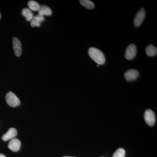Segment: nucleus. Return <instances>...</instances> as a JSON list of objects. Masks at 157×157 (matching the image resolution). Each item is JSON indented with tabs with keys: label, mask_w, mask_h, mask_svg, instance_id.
<instances>
[{
	"label": "nucleus",
	"mask_w": 157,
	"mask_h": 157,
	"mask_svg": "<svg viewBox=\"0 0 157 157\" xmlns=\"http://www.w3.org/2000/svg\"><path fill=\"white\" fill-rule=\"evenodd\" d=\"M6 99L7 104L11 107H17L20 104L19 99L16 95L12 92H9L7 93Z\"/></svg>",
	"instance_id": "2"
},
{
	"label": "nucleus",
	"mask_w": 157,
	"mask_h": 157,
	"mask_svg": "<svg viewBox=\"0 0 157 157\" xmlns=\"http://www.w3.org/2000/svg\"><path fill=\"white\" fill-rule=\"evenodd\" d=\"M91 58L99 65H103L105 62V57L101 50L94 47H91L88 50Z\"/></svg>",
	"instance_id": "1"
},
{
	"label": "nucleus",
	"mask_w": 157,
	"mask_h": 157,
	"mask_svg": "<svg viewBox=\"0 0 157 157\" xmlns=\"http://www.w3.org/2000/svg\"><path fill=\"white\" fill-rule=\"evenodd\" d=\"M33 18L38 21L40 23L42 21H44V19H45L44 16H42V15L39 14H37L36 16H34Z\"/></svg>",
	"instance_id": "16"
},
{
	"label": "nucleus",
	"mask_w": 157,
	"mask_h": 157,
	"mask_svg": "<svg viewBox=\"0 0 157 157\" xmlns=\"http://www.w3.org/2000/svg\"><path fill=\"white\" fill-rule=\"evenodd\" d=\"M21 145L20 140L17 138H14L9 142L8 147L12 151L17 152L19 150Z\"/></svg>",
	"instance_id": "8"
},
{
	"label": "nucleus",
	"mask_w": 157,
	"mask_h": 157,
	"mask_svg": "<svg viewBox=\"0 0 157 157\" xmlns=\"http://www.w3.org/2000/svg\"><path fill=\"white\" fill-rule=\"evenodd\" d=\"M80 4L88 9H92L95 7L94 4L89 0H80L79 1Z\"/></svg>",
	"instance_id": "13"
},
{
	"label": "nucleus",
	"mask_w": 157,
	"mask_h": 157,
	"mask_svg": "<svg viewBox=\"0 0 157 157\" xmlns=\"http://www.w3.org/2000/svg\"><path fill=\"white\" fill-rule=\"evenodd\" d=\"M21 14L24 17H25L26 20L28 21H31L34 17L32 10L28 8H25L23 9L21 11Z\"/></svg>",
	"instance_id": "11"
},
{
	"label": "nucleus",
	"mask_w": 157,
	"mask_h": 157,
	"mask_svg": "<svg viewBox=\"0 0 157 157\" xmlns=\"http://www.w3.org/2000/svg\"><path fill=\"white\" fill-rule=\"evenodd\" d=\"M125 151L123 148H119L116 151L112 157H125Z\"/></svg>",
	"instance_id": "15"
},
{
	"label": "nucleus",
	"mask_w": 157,
	"mask_h": 157,
	"mask_svg": "<svg viewBox=\"0 0 157 157\" xmlns=\"http://www.w3.org/2000/svg\"><path fill=\"white\" fill-rule=\"evenodd\" d=\"M29 9L34 11H39L41 6L36 1H30L28 3Z\"/></svg>",
	"instance_id": "14"
},
{
	"label": "nucleus",
	"mask_w": 157,
	"mask_h": 157,
	"mask_svg": "<svg viewBox=\"0 0 157 157\" xmlns=\"http://www.w3.org/2000/svg\"><path fill=\"white\" fill-rule=\"evenodd\" d=\"M63 157H71V156H64Z\"/></svg>",
	"instance_id": "18"
},
{
	"label": "nucleus",
	"mask_w": 157,
	"mask_h": 157,
	"mask_svg": "<svg viewBox=\"0 0 157 157\" xmlns=\"http://www.w3.org/2000/svg\"><path fill=\"white\" fill-rule=\"evenodd\" d=\"M39 14L42 16H50L52 14L51 9L48 6H42L38 11Z\"/></svg>",
	"instance_id": "10"
},
{
	"label": "nucleus",
	"mask_w": 157,
	"mask_h": 157,
	"mask_svg": "<svg viewBox=\"0 0 157 157\" xmlns=\"http://www.w3.org/2000/svg\"><path fill=\"white\" fill-rule=\"evenodd\" d=\"M139 75L138 71L134 69L128 70L124 73L125 78L128 81L135 80L139 76Z\"/></svg>",
	"instance_id": "7"
},
{
	"label": "nucleus",
	"mask_w": 157,
	"mask_h": 157,
	"mask_svg": "<svg viewBox=\"0 0 157 157\" xmlns=\"http://www.w3.org/2000/svg\"><path fill=\"white\" fill-rule=\"evenodd\" d=\"M137 53V48L134 44H131L126 49L125 58L128 60L132 59L136 56Z\"/></svg>",
	"instance_id": "5"
},
{
	"label": "nucleus",
	"mask_w": 157,
	"mask_h": 157,
	"mask_svg": "<svg viewBox=\"0 0 157 157\" xmlns=\"http://www.w3.org/2000/svg\"><path fill=\"white\" fill-rule=\"evenodd\" d=\"M17 131L14 128H10L5 135H3L2 138L4 141L12 140L15 138L17 135Z\"/></svg>",
	"instance_id": "9"
},
{
	"label": "nucleus",
	"mask_w": 157,
	"mask_h": 157,
	"mask_svg": "<svg viewBox=\"0 0 157 157\" xmlns=\"http://www.w3.org/2000/svg\"><path fill=\"white\" fill-rule=\"evenodd\" d=\"M12 43L15 56L17 57H19L21 55L22 52L21 42L17 38L14 37L13 39Z\"/></svg>",
	"instance_id": "6"
},
{
	"label": "nucleus",
	"mask_w": 157,
	"mask_h": 157,
	"mask_svg": "<svg viewBox=\"0 0 157 157\" xmlns=\"http://www.w3.org/2000/svg\"><path fill=\"white\" fill-rule=\"evenodd\" d=\"M0 157H6V156L2 154H0Z\"/></svg>",
	"instance_id": "17"
},
{
	"label": "nucleus",
	"mask_w": 157,
	"mask_h": 157,
	"mask_svg": "<svg viewBox=\"0 0 157 157\" xmlns=\"http://www.w3.org/2000/svg\"><path fill=\"white\" fill-rule=\"evenodd\" d=\"M1 13H0V19H1Z\"/></svg>",
	"instance_id": "19"
},
{
	"label": "nucleus",
	"mask_w": 157,
	"mask_h": 157,
	"mask_svg": "<svg viewBox=\"0 0 157 157\" xmlns=\"http://www.w3.org/2000/svg\"><path fill=\"white\" fill-rule=\"evenodd\" d=\"M145 52L148 56H154L157 55V49L153 45H150L147 47Z\"/></svg>",
	"instance_id": "12"
},
{
	"label": "nucleus",
	"mask_w": 157,
	"mask_h": 157,
	"mask_svg": "<svg viewBox=\"0 0 157 157\" xmlns=\"http://www.w3.org/2000/svg\"><path fill=\"white\" fill-rule=\"evenodd\" d=\"M145 9L142 8L137 12L135 18H134V25L136 27L139 26L142 24V22L145 18Z\"/></svg>",
	"instance_id": "4"
},
{
	"label": "nucleus",
	"mask_w": 157,
	"mask_h": 157,
	"mask_svg": "<svg viewBox=\"0 0 157 157\" xmlns=\"http://www.w3.org/2000/svg\"><path fill=\"white\" fill-rule=\"evenodd\" d=\"M144 119L148 125L152 126L155 122V116L154 112L151 109H147L144 113Z\"/></svg>",
	"instance_id": "3"
}]
</instances>
